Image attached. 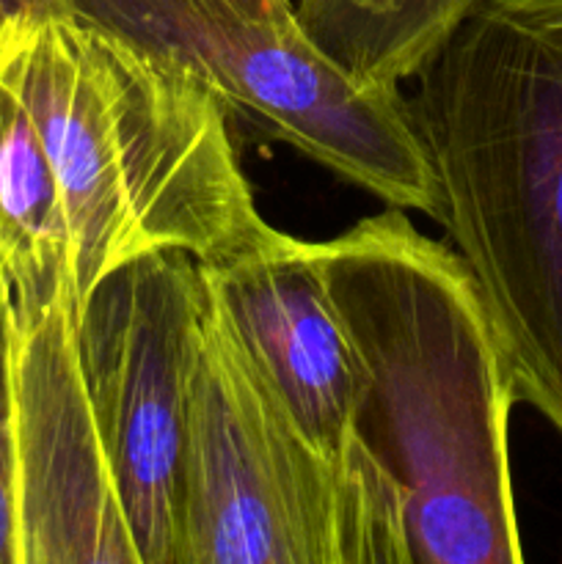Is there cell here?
<instances>
[{"instance_id": "cell-1", "label": "cell", "mask_w": 562, "mask_h": 564, "mask_svg": "<svg viewBox=\"0 0 562 564\" xmlns=\"http://www.w3.org/2000/svg\"><path fill=\"white\" fill-rule=\"evenodd\" d=\"M358 375V438L400 490L411 564L523 562L510 369L466 262L389 207L312 242Z\"/></svg>"}, {"instance_id": "cell-2", "label": "cell", "mask_w": 562, "mask_h": 564, "mask_svg": "<svg viewBox=\"0 0 562 564\" xmlns=\"http://www.w3.org/2000/svg\"><path fill=\"white\" fill-rule=\"evenodd\" d=\"M0 75L53 165L77 303L147 253L224 262L279 235L253 202L229 113L185 66L66 11L11 20Z\"/></svg>"}, {"instance_id": "cell-3", "label": "cell", "mask_w": 562, "mask_h": 564, "mask_svg": "<svg viewBox=\"0 0 562 564\" xmlns=\"http://www.w3.org/2000/svg\"><path fill=\"white\" fill-rule=\"evenodd\" d=\"M411 80L430 218L477 284L516 402L562 438V0H488Z\"/></svg>"}, {"instance_id": "cell-4", "label": "cell", "mask_w": 562, "mask_h": 564, "mask_svg": "<svg viewBox=\"0 0 562 564\" xmlns=\"http://www.w3.org/2000/svg\"><path fill=\"white\" fill-rule=\"evenodd\" d=\"M202 279L176 564H411L400 494L309 444Z\"/></svg>"}, {"instance_id": "cell-5", "label": "cell", "mask_w": 562, "mask_h": 564, "mask_svg": "<svg viewBox=\"0 0 562 564\" xmlns=\"http://www.w3.org/2000/svg\"><path fill=\"white\" fill-rule=\"evenodd\" d=\"M64 3L69 14L185 66L253 135L287 143L389 207L433 215V182L406 94L358 83L298 22H248L207 0Z\"/></svg>"}, {"instance_id": "cell-6", "label": "cell", "mask_w": 562, "mask_h": 564, "mask_svg": "<svg viewBox=\"0 0 562 564\" xmlns=\"http://www.w3.org/2000/svg\"><path fill=\"white\" fill-rule=\"evenodd\" d=\"M204 303L198 262L147 253L77 303V356L141 564H176L187 375Z\"/></svg>"}, {"instance_id": "cell-7", "label": "cell", "mask_w": 562, "mask_h": 564, "mask_svg": "<svg viewBox=\"0 0 562 564\" xmlns=\"http://www.w3.org/2000/svg\"><path fill=\"white\" fill-rule=\"evenodd\" d=\"M14 317L20 564H141L77 356L72 275Z\"/></svg>"}, {"instance_id": "cell-8", "label": "cell", "mask_w": 562, "mask_h": 564, "mask_svg": "<svg viewBox=\"0 0 562 564\" xmlns=\"http://www.w3.org/2000/svg\"><path fill=\"white\" fill-rule=\"evenodd\" d=\"M198 268L309 444L353 477L397 490L358 438L356 361L312 242L279 231L268 246Z\"/></svg>"}, {"instance_id": "cell-9", "label": "cell", "mask_w": 562, "mask_h": 564, "mask_svg": "<svg viewBox=\"0 0 562 564\" xmlns=\"http://www.w3.org/2000/svg\"><path fill=\"white\" fill-rule=\"evenodd\" d=\"M0 270L17 303L69 279V235L53 165L17 88L0 75Z\"/></svg>"}, {"instance_id": "cell-10", "label": "cell", "mask_w": 562, "mask_h": 564, "mask_svg": "<svg viewBox=\"0 0 562 564\" xmlns=\"http://www.w3.org/2000/svg\"><path fill=\"white\" fill-rule=\"evenodd\" d=\"M488 0H292L298 25L358 83L402 86Z\"/></svg>"}, {"instance_id": "cell-11", "label": "cell", "mask_w": 562, "mask_h": 564, "mask_svg": "<svg viewBox=\"0 0 562 564\" xmlns=\"http://www.w3.org/2000/svg\"><path fill=\"white\" fill-rule=\"evenodd\" d=\"M14 295L0 270V564H20L17 538V386Z\"/></svg>"}, {"instance_id": "cell-12", "label": "cell", "mask_w": 562, "mask_h": 564, "mask_svg": "<svg viewBox=\"0 0 562 564\" xmlns=\"http://www.w3.org/2000/svg\"><path fill=\"white\" fill-rule=\"evenodd\" d=\"M213 9L226 11L248 22H264V25H290L298 22L292 0H207Z\"/></svg>"}, {"instance_id": "cell-13", "label": "cell", "mask_w": 562, "mask_h": 564, "mask_svg": "<svg viewBox=\"0 0 562 564\" xmlns=\"http://www.w3.org/2000/svg\"><path fill=\"white\" fill-rule=\"evenodd\" d=\"M11 20H36V17L66 14L64 0H3Z\"/></svg>"}, {"instance_id": "cell-14", "label": "cell", "mask_w": 562, "mask_h": 564, "mask_svg": "<svg viewBox=\"0 0 562 564\" xmlns=\"http://www.w3.org/2000/svg\"><path fill=\"white\" fill-rule=\"evenodd\" d=\"M9 22H11V14H9V9H6V3H3V0H0V42H3V36H6V28H9Z\"/></svg>"}]
</instances>
